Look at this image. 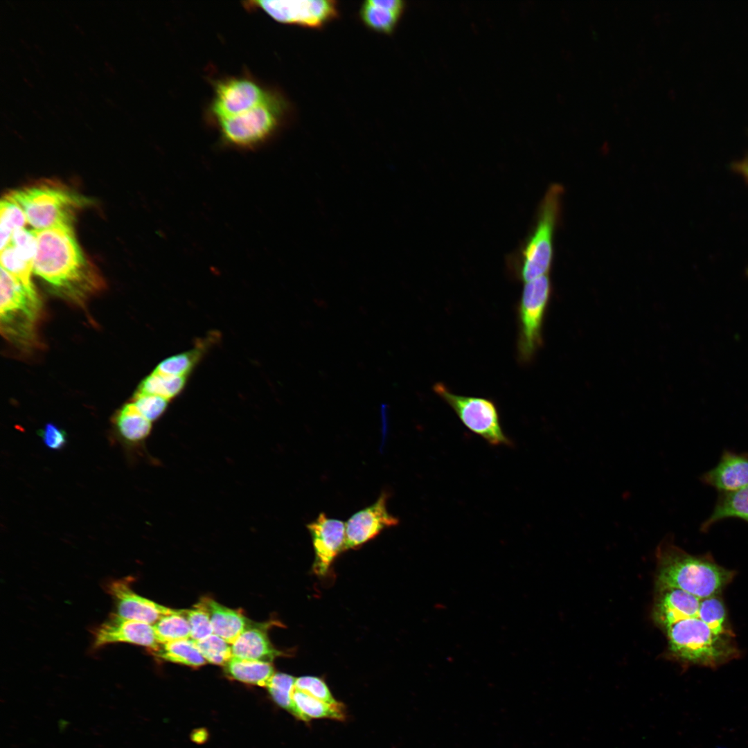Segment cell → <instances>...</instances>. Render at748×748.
Wrapping results in <instances>:
<instances>
[{
    "label": "cell",
    "instance_id": "26",
    "mask_svg": "<svg viewBox=\"0 0 748 748\" xmlns=\"http://www.w3.org/2000/svg\"><path fill=\"white\" fill-rule=\"evenodd\" d=\"M697 617L716 634L733 636L725 606L717 595L700 600Z\"/></svg>",
    "mask_w": 748,
    "mask_h": 748
},
{
    "label": "cell",
    "instance_id": "1",
    "mask_svg": "<svg viewBox=\"0 0 748 748\" xmlns=\"http://www.w3.org/2000/svg\"><path fill=\"white\" fill-rule=\"evenodd\" d=\"M36 240L33 271L58 293L79 301L100 288V278L80 248L73 228L32 230Z\"/></svg>",
    "mask_w": 748,
    "mask_h": 748
},
{
    "label": "cell",
    "instance_id": "35",
    "mask_svg": "<svg viewBox=\"0 0 748 748\" xmlns=\"http://www.w3.org/2000/svg\"><path fill=\"white\" fill-rule=\"evenodd\" d=\"M169 401L161 396L138 393H135L132 400L141 415L151 422L163 414Z\"/></svg>",
    "mask_w": 748,
    "mask_h": 748
},
{
    "label": "cell",
    "instance_id": "24",
    "mask_svg": "<svg viewBox=\"0 0 748 748\" xmlns=\"http://www.w3.org/2000/svg\"><path fill=\"white\" fill-rule=\"evenodd\" d=\"M152 652L165 661L191 667H199L206 663L192 639L163 643L157 650Z\"/></svg>",
    "mask_w": 748,
    "mask_h": 748
},
{
    "label": "cell",
    "instance_id": "5",
    "mask_svg": "<svg viewBox=\"0 0 748 748\" xmlns=\"http://www.w3.org/2000/svg\"><path fill=\"white\" fill-rule=\"evenodd\" d=\"M562 194L563 188L559 184L549 188L540 204L535 224L520 249L516 273L525 283L547 275L550 270Z\"/></svg>",
    "mask_w": 748,
    "mask_h": 748
},
{
    "label": "cell",
    "instance_id": "21",
    "mask_svg": "<svg viewBox=\"0 0 748 748\" xmlns=\"http://www.w3.org/2000/svg\"><path fill=\"white\" fill-rule=\"evenodd\" d=\"M730 517L748 523V486L736 491L720 494L713 513L702 524L701 531L706 532L717 522Z\"/></svg>",
    "mask_w": 748,
    "mask_h": 748
},
{
    "label": "cell",
    "instance_id": "17",
    "mask_svg": "<svg viewBox=\"0 0 748 748\" xmlns=\"http://www.w3.org/2000/svg\"><path fill=\"white\" fill-rule=\"evenodd\" d=\"M700 600L677 588H659L654 607V620L666 629L678 621L697 617Z\"/></svg>",
    "mask_w": 748,
    "mask_h": 748
},
{
    "label": "cell",
    "instance_id": "22",
    "mask_svg": "<svg viewBox=\"0 0 748 748\" xmlns=\"http://www.w3.org/2000/svg\"><path fill=\"white\" fill-rule=\"evenodd\" d=\"M224 666L226 674L232 679L260 686L267 687L275 673L271 662L247 660L233 656Z\"/></svg>",
    "mask_w": 748,
    "mask_h": 748
},
{
    "label": "cell",
    "instance_id": "20",
    "mask_svg": "<svg viewBox=\"0 0 748 748\" xmlns=\"http://www.w3.org/2000/svg\"><path fill=\"white\" fill-rule=\"evenodd\" d=\"M292 701L294 715L305 722L318 718L344 720L346 718L344 706L339 702L327 703L296 688L292 693Z\"/></svg>",
    "mask_w": 748,
    "mask_h": 748
},
{
    "label": "cell",
    "instance_id": "11",
    "mask_svg": "<svg viewBox=\"0 0 748 748\" xmlns=\"http://www.w3.org/2000/svg\"><path fill=\"white\" fill-rule=\"evenodd\" d=\"M249 9L263 11L278 22L319 28L338 15L337 3L331 0L252 1Z\"/></svg>",
    "mask_w": 748,
    "mask_h": 748
},
{
    "label": "cell",
    "instance_id": "9",
    "mask_svg": "<svg viewBox=\"0 0 748 748\" xmlns=\"http://www.w3.org/2000/svg\"><path fill=\"white\" fill-rule=\"evenodd\" d=\"M0 279L1 331L10 340H27L34 332L40 311L38 295L30 293L2 267Z\"/></svg>",
    "mask_w": 748,
    "mask_h": 748
},
{
    "label": "cell",
    "instance_id": "39",
    "mask_svg": "<svg viewBox=\"0 0 748 748\" xmlns=\"http://www.w3.org/2000/svg\"><path fill=\"white\" fill-rule=\"evenodd\" d=\"M371 1L373 4L386 8L400 16H401L404 8V2L401 0H371Z\"/></svg>",
    "mask_w": 748,
    "mask_h": 748
},
{
    "label": "cell",
    "instance_id": "28",
    "mask_svg": "<svg viewBox=\"0 0 748 748\" xmlns=\"http://www.w3.org/2000/svg\"><path fill=\"white\" fill-rule=\"evenodd\" d=\"M1 250L9 245L15 230L28 223L21 208L6 195L0 204Z\"/></svg>",
    "mask_w": 748,
    "mask_h": 748
},
{
    "label": "cell",
    "instance_id": "29",
    "mask_svg": "<svg viewBox=\"0 0 748 748\" xmlns=\"http://www.w3.org/2000/svg\"><path fill=\"white\" fill-rule=\"evenodd\" d=\"M1 267L16 278L33 294H37L31 280L33 262L22 258L9 244L1 250Z\"/></svg>",
    "mask_w": 748,
    "mask_h": 748
},
{
    "label": "cell",
    "instance_id": "34",
    "mask_svg": "<svg viewBox=\"0 0 748 748\" xmlns=\"http://www.w3.org/2000/svg\"><path fill=\"white\" fill-rule=\"evenodd\" d=\"M183 615L188 622L190 638L194 641L202 640L213 634L209 614L200 602L193 609L183 610Z\"/></svg>",
    "mask_w": 748,
    "mask_h": 748
},
{
    "label": "cell",
    "instance_id": "3",
    "mask_svg": "<svg viewBox=\"0 0 748 748\" xmlns=\"http://www.w3.org/2000/svg\"><path fill=\"white\" fill-rule=\"evenodd\" d=\"M23 210L34 229L54 226L73 228L80 209L91 200L71 188L51 181L37 183L6 195Z\"/></svg>",
    "mask_w": 748,
    "mask_h": 748
},
{
    "label": "cell",
    "instance_id": "18",
    "mask_svg": "<svg viewBox=\"0 0 748 748\" xmlns=\"http://www.w3.org/2000/svg\"><path fill=\"white\" fill-rule=\"evenodd\" d=\"M200 603L209 614L213 634L230 644H233L245 630L253 626L238 610L228 608L212 598H202Z\"/></svg>",
    "mask_w": 748,
    "mask_h": 748
},
{
    "label": "cell",
    "instance_id": "15",
    "mask_svg": "<svg viewBox=\"0 0 748 748\" xmlns=\"http://www.w3.org/2000/svg\"><path fill=\"white\" fill-rule=\"evenodd\" d=\"M109 592L116 605V614L125 619L154 624L163 616L179 610L161 605L136 594L127 580L111 582Z\"/></svg>",
    "mask_w": 748,
    "mask_h": 748
},
{
    "label": "cell",
    "instance_id": "16",
    "mask_svg": "<svg viewBox=\"0 0 748 748\" xmlns=\"http://www.w3.org/2000/svg\"><path fill=\"white\" fill-rule=\"evenodd\" d=\"M702 482L720 494L736 491L748 486V452L724 450L718 463L700 478Z\"/></svg>",
    "mask_w": 748,
    "mask_h": 748
},
{
    "label": "cell",
    "instance_id": "4",
    "mask_svg": "<svg viewBox=\"0 0 748 748\" xmlns=\"http://www.w3.org/2000/svg\"><path fill=\"white\" fill-rule=\"evenodd\" d=\"M666 630L670 652L684 661L715 668L739 655L733 636L716 634L698 617L678 621Z\"/></svg>",
    "mask_w": 748,
    "mask_h": 748
},
{
    "label": "cell",
    "instance_id": "41",
    "mask_svg": "<svg viewBox=\"0 0 748 748\" xmlns=\"http://www.w3.org/2000/svg\"><path fill=\"white\" fill-rule=\"evenodd\" d=\"M193 740L197 742H202L207 737L206 732L204 730L195 731L193 735Z\"/></svg>",
    "mask_w": 748,
    "mask_h": 748
},
{
    "label": "cell",
    "instance_id": "2",
    "mask_svg": "<svg viewBox=\"0 0 748 748\" xmlns=\"http://www.w3.org/2000/svg\"><path fill=\"white\" fill-rule=\"evenodd\" d=\"M657 554L659 588H677L703 599L718 595L734 576L709 555L689 554L670 537L660 544Z\"/></svg>",
    "mask_w": 748,
    "mask_h": 748
},
{
    "label": "cell",
    "instance_id": "7",
    "mask_svg": "<svg viewBox=\"0 0 748 748\" xmlns=\"http://www.w3.org/2000/svg\"><path fill=\"white\" fill-rule=\"evenodd\" d=\"M433 390L452 408L465 427L489 445H513L502 429L499 410L493 400L456 394L440 382L435 384Z\"/></svg>",
    "mask_w": 748,
    "mask_h": 748
},
{
    "label": "cell",
    "instance_id": "19",
    "mask_svg": "<svg viewBox=\"0 0 748 748\" xmlns=\"http://www.w3.org/2000/svg\"><path fill=\"white\" fill-rule=\"evenodd\" d=\"M266 624L255 625L245 630L231 644L233 657L265 662H271L282 655L270 642L266 632Z\"/></svg>",
    "mask_w": 748,
    "mask_h": 748
},
{
    "label": "cell",
    "instance_id": "25",
    "mask_svg": "<svg viewBox=\"0 0 748 748\" xmlns=\"http://www.w3.org/2000/svg\"><path fill=\"white\" fill-rule=\"evenodd\" d=\"M186 377L153 371L143 379L136 393L158 395L170 400L182 391L186 382Z\"/></svg>",
    "mask_w": 748,
    "mask_h": 748
},
{
    "label": "cell",
    "instance_id": "6",
    "mask_svg": "<svg viewBox=\"0 0 748 748\" xmlns=\"http://www.w3.org/2000/svg\"><path fill=\"white\" fill-rule=\"evenodd\" d=\"M286 107L282 96L270 91L267 98L256 107L215 124L222 143L242 150L260 146L276 132Z\"/></svg>",
    "mask_w": 748,
    "mask_h": 748
},
{
    "label": "cell",
    "instance_id": "33",
    "mask_svg": "<svg viewBox=\"0 0 748 748\" xmlns=\"http://www.w3.org/2000/svg\"><path fill=\"white\" fill-rule=\"evenodd\" d=\"M195 643L205 660L213 664L225 665L233 657L230 643L215 634Z\"/></svg>",
    "mask_w": 748,
    "mask_h": 748
},
{
    "label": "cell",
    "instance_id": "37",
    "mask_svg": "<svg viewBox=\"0 0 748 748\" xmlns=\"http://www.w3.org/2000/svg\"><path fill=\"white\" fill-rule=\"evenodd\" d=\"M24 260L33 262L36 251V240L32 230L25 227L14 231L10 244Z\"/></svg>",
    "mask_w": 748,
    "mask_h": 748
},
{
    "label": "cell",
    "instance_id": "36",
    "mask_svg": "<svg viewBox=\"0 0 748 748\" xmlns=\"http://www.w3.org/2000/svg\"><path fill=\"white\" fill-rule=\"evenodd\" d=\"M295 688L327 703L338 702L332 695L325 682L317 677L303 676L296 678Z\"/></svg>",
    "mask_w": 748,
    "mask_h": 748
},
{
    "label": "cell",
    "instance_id": "27",
    "mask_svg": "<svg viewBox=\"0 0 748 748\" xmlns=\"http://www.w3.org/2000/svg\"><path fill=\"white\" fill-rule=\"evenodd\" d=\"M158 641L161 644L189 639L190 626L183 610L163 616L153 625Z\"/></svg>",
    "mask_w": 748,
    "mask_h": 748
},
{
    "label": "cell",
    "instance_id": "12",
    "mask_svg": "<svg viewBox=\"0 0 748 748\" xmlns=\"http://www.w3.org/2000/svg\"><path fill=\"white\" fill-rule=\"evenodd\" d=\"M387 499L388 494L382 492L374 503L350 517L345 523L344 551L358 548L398 524L399 519L388 510Z\"/></svg>",
    "mask_w": 748,
    "mask_h": 748
},
{
    "label": "cell",
    "instance_id": "10",
    "mask_svg": "<svg viewBox=\"0 0 748 748\" xmlns=\"http://www.w3.org/2000/svg\"><path fill=\"white\" fill-rule=\"evenodd\" d=\"M213 83V95L207 114L215 125L256 107L271 91L249 75L224 77Z\"/></svg>",
    "mask_w": 748,
    "mask_h": 748
},
{
    "label": "cell",
    "instance_id": "8",
    "mask_svg": "<svg viewBox=\"0 0 748 748\" xmlns=\"http://www.w3.org/2000/svg\"><path fill=\"white\" fill-rule=\"evenodd\" d=\"M551 293L549 276H542L525 283L517 305L519 360L531 362L542 344V326Z\"/></svg>",
    "mask_w": 748,
    "mask_h": 748
},
{
    "label": "cell",
    "instance_id": "14",
    "mask_svg": "<svg viewBox=\"0 0 748 748\" xmlns=\"http://www.w3.org/2000/svg\"><path fill=\"white\" fill-rule=\"evenodd\" d=\"M126 643L147 647L154 652L160 648L153 625L112 615L94 633V648Z\"/></svg>",
    "mask_w": 748,
    "mask_h": 748
},
{
    "label": "cell",
    "instance_id": "30",
    "mask_svg": "<svg viewBox=\"0 0 748 748\" xmlns=\"http://www.w3.org/2000/svg\"><path fill=\"white\" fill-rule=\"evenodd\" d=\"M204 346L170 356L161 362L154 371L169 375L186 377L204 354Z\"/></svg>",
    "mask_w": 748,
    "mask_h": 748
},
{
    "label": "cell",
    "instance_id": "40",
    "mask_svg": "<svg viewBox=\"0 0 748 748\" xmlns=\"http://www.w3.org/2000/svg\"><path fill=\"white\" fill-rule=\"evenodd\" d=\"M732 168L734 171L740 174L742 177L748 182V157L744 158L740 161L734 162L732 164Z\"/></svg>",
    "mask_w": 748,
    "mask_h": 748
},
{
    "label": "cell",
    "instance_id": "38",
    "mask_svg": "<svg viewBox=\"0 0 748 748\" xmlns=\"http://www.w3.org/2000/svg\"><path fill=\"white\" fill-rule=\"evenodd\" d=\"M44 445L51 449H60L66 443V434L56 425L49 422L39 431Z\"/></svg>",
    "mask_w": 748,
    "mask_h": 748
},
{
    "label": "cell",
    "instance_id": "23",
    "mask_svg": "<svg viewBox=\"0 0 748 748\" xmlns=\"http://www.w3.org/2000/svg\"><path fill=\"white\" fill-rule=\"evenodd\" d=\"M115 423L121 436L130 443L143 441L152 429V422L141 415L132 402L123 405L118 411Z\"/></svg>",
    "mask_w": 748,
    "mask_h": 748
},
{
    "label": "cell",
    "instance_id": "32",
    "mask_svg": "<svg viewBox=\"0 0 748 748\" xmlns=\"http://www.w3.org/2000/svg\"><path fill=\"white\" fill-rule=\"evenodd\" d=\"M294 677L285 673H274L267 687L274 701L294 715L292 693L295 689Z\"/></svg>",
    "mask_w": 748,
    "mask_h": 748
},
{
    "label": "cell",
    "instance_id": "31",
    "mask_svg": "<svg viewBox=\"0 0 748 748\" xmlns=\"http://www.w3.org/2000/svg\"><path fill=\"white\" fill-rule=\"evenodd\" d=\"M360 17L367 27L379 33L389 34L393 31L400 16L373 4L369 0L362 6Z\"/></svg>",
    "mask_w": 748,
    "mask_h": 748
},
{
    "label": "cell",
    "instance_id": "13",
    "mask_svg": "<svg viewBox=\"0 0 748 748\" xmlns=\"http://www.w3.org/2000/svg\"><path fill=\"white\" fill-rule=\"evenodd\" d=\"M306 527L314 551L313 571L324 576L337 555L344 551L345 523L321 513Z\"/></svg>",
    "mask_w": 748,
    "mask_h": 748
}]
</instances>
